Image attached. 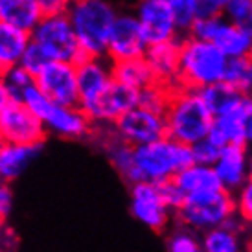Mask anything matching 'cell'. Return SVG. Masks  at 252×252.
Masks as SVG:
<instances>
[{"label":"cell","instance_id":"74e56055","mask_svg":"<svg viewBox=\"0 0 252 252\" xmlns=\"http://www.w3.org/2000/svg\"><path fill=\"white\" fill-rule=\"evenodd\" d=\"M230 0H197V19L224 15Z\"/></svg>","mask_w":252,"mask_h":252},{"label":"cell","instance_id":"4dcf8cb0","mask_svg":"<svg viewBox=\"0 0 252 252\" xmlns=\"http://www.w3.org/2000/svg\"><path fill=\"white\" fill-rule=\"evenodd\" d=\"M171 92H173V89H169L166 85L155 81V83H151L149 87H146V89H142L138 92V105L164 114L169 105Z\"/></svg>","mask_w":252,"mask_h":252},{"label":"cell","instance_id":"83f0119b","mask_svg":"<svg viewBox=\"0 0 252 252\" xmlns=\"http://www.w3.org/2000/svg\"><path fill=\"white\" fill-rule=\"evenodd\" d=\"M223 81L230 83L232 87H236L241 94L252 96V59H251V56L228 59Z\"/></svg>","mask_w":252,"mask_h":252},{"label":"cell","instance_id":"60d3db41","mask_svg":"<svg viewBox=\"0 0 252 252\" xmlns=\"http://www.w3.org/2000/svg\"><path fill=\"white\" fill-rule=\"evenodd\" d=\"M9 101H11V96H9L7 89L2 85V81H0V112L4 111V107H6Z\"/></svg>","mask_w":252,"mask_h":252},{"label":"cell","instance_id":"f1b7e54d","mask_svg":"<svg viewBox=\"0 0 252 252\" xmlns=\"http://www.w3.org/2000/svg\"><path fill=\"white\" fill-rule=\"evenodd\" d=\"M166 247H168V252H203L201 234H197L195 230L181 223L169 232Z\"/></svg>","mask_w":252,"mask_h":252},{"label":"cell","instance_id":"6da1fadb","mask_svg":"<svg viewBox=\"0 0 252 252\" xmlns=\"http://www.w3.org/2000/svg\"><path fill=\"white\" fill-rule=\"evenodd\" d=\"M164 118L169 138L193 146L195 142L208 136L216 116L204 103L201 92L179 85L171 92Z\"/></svg>","mask_w":252,"mask_h":252},{"label":"cell","instance_id":"ba28073f","mask_svg":"<svg viewBox=\"0 0 252 252\" xmlns=\"http://www.w3.org/2000/svg\"><path fill=\"white\" fill-rule=\"evenodd\" d=\"M46 126L22 101L11 99L0 112V140L11 144H42Z\"/></svg>","mask_w":252,"mask_h":252},{"label":"cell","instance_id":"ab89813d","mask_svg":"<svg viewBox=\"0 0 252 252\" xmlns=\"http://www.w3.org/2000/svg\"><path fill=\"white\" fill-rule=\"evenodd\" d=\"M245 129H247V142L252 144V96H245Z\"/></svg>","mask_w":252,"mask_h":252},{"label":"cell","instance_id":"603a6c76","mask_svg":"<svg viewBox=\"0 0 252 252\" xmlns=\"http://www.w3.org/2000/svg\"><path fill=\"white\" fill-rule=\"evenodd\" d=\"M107 157L111 160L112 168L120 173V177L131 186L134 182H140L138 179V171H136V164H134V146L124 142L118 138L111 127L109 133V140L105 142Z\"/></svg>","mask_w":252,"mask_h":252},{"label":"cell","instance_id":"e575fe53","mask_svg":"<svg viewBox=\"0 0 252 252\" xmlns=\"http://www.w3.org/2000/svg\"><path fill=\"white\" fill-rule=\"evenodd\" d=\"M223 147H219L216 142H212L208 136L203 140L195 142L191 146V153H193V162L195 164H204V166H214L216 160L219 158Z\"/></svg>","mask_w":252,"mask_h":252},{"label":"cell","instance_id":"8fae6325","mask_svg":"<svg viewBox=\"0 0 252 252\" xmlns=\"http://www.w3.org/2000/svg\"><path fill=\"white\" fill-rule=\"evenodd\" d=\"M138 92L140 91H134L131 87L112 79L111 85L101 94L79 107L87 112L94 127H109L127 111L138 105Z\"/></svg>","mask_w":252,"mask_h":252},{"label":"cell","instance_id":"30bf717a","mask_svg":"<svg viewBox=\"0 0 252 252\" xmlns=\"http://www.w3.org/2000/svg\"><path fill=\"white\" fill-rule=\"evenodd\" d=\"M111 127L118 138L131 146H144L168 136L164 114L142 105H136L131 111H127Z\"/></svg>","mask_w":252,"mask_h":252},{"label":"cell","instance_id":"4316f807","mask_svg":"<svg viewBox=\"0 0 252 252\" xmlns=\"http://www.w3.org/2000/svg\"><path fill=\"white\" fill-rule=\"evenodd\" d=\"M199 92H201L204 103L208 105V109L212 111L214 116H221V114L234 111L236 107L241 105V101L245 98V94H241L236 87H232L226 81L212 83L208 87L201 89Z\"/></svg>","mask_w":252,"mask_h":252},{"label":"cell","instance_id":"7402d4cb","mask_svg":"<svg viewBox=\"0 0 252 252\" xmlns=\"http://www.w3.org/2000/svg\"><path fill=\"white\" fill-rule=\"evenodd\" d=\"M44 17L39 0H0V21L32 33Z\"/></svg>","mask_w":252,"mask_h":252},{"label":"cell","instance_id":"44dd1931","mask_svg":"<svg viewBox=\"0 0 252 252\" xmlns=\"http://www.w3.org/2000/svg\"><path fill=\"white\" fill-rule=\"evenodd\" d=\"M241 224L243 221L236 216L228 223L203 232L201 234L203 252H245V243L241 238Z\"/></svg>","mask_w":252,"mask_h":252},{"label":"cell","instance_id":"f35d334b","mask_svg":"<svg viewBox=\"0 0 252 252\" xmlns=\"http://www.w3.org/2000/svg\"><path fill=\"white\" fill-rule=\"evenodd\" d=\"M15 204V197H13V189L9 188V182L0 181V216L6 219L11 210H13Z\"/></svg>","mask_w":252,"mask_h":252},{"label":"cell","instance_id":"7bdbcfd3","mask_svg":"<svg viewBox=\"0 0 252 252\" xmlns=\"http://www.w3.org/2000/svg\"><path fill=\"white\" fill-rule=\"evenodd\" d=\"M4 72H6V66L0 63V81H2V77H4Z\"/></svg>","mask_w":252,"mask_h":252},{"label":"cell","instance_id":"cb8c5ba5","mask_svg":"<svg viewBox=\"0 0 252 252\" xmlns=\"http://www.w3.org/2000/svg\"><path fill=\"white\" fill-rule=\"evenodd\" d=\"M173 181L177 182V186L182 189L184 195L197 193V191H206V189L223 188L216 175L214 166H204V164H195V162L188 168L181 169L173 177Z\"/></svg>","mask_w":252,"mask_h":252},{"label":"cell","instance_id":"d6a6232c","mask_svg":"<svg viewBox=\"0 0 252 252\" xmlns=\"http://www.w3.org/2000/svg\"><path fill=\"white\" fill-rule=\"evenodd\" d=\"M224 17L252 35V0H230Z\"/></svg>","mask_w":252,"mask_h":252},{"label":"cell","instance_id":"f546056e","mask_svg":"<svg viewBox=\"0 0 252 252\" xmlns=\"http://www.w3.org/2000/svg\"><path fill=\"white\" fill-rule=\"evenodd\" d=\"M33 83H35V77L32 76L24 66H21V64H15V66L6 68L4 77H2V85L6 87L11 99H15V101H21L22 94L28 91Z\"/></svg>","mask_w":252,"mask_h":252},{"label":"cell","instance_id":"d6986e66","mask_svg":"<svg viewBox=\"0 0 252 252\" xmlns=\"http://www.w3.org/2000/svg\"><path fill=\"white\" fill-rule=\"evenodd\" d=\"M42 144H11L0 140V181H17L39 158Z\"/></svg>","mask_w":252,"mask_h":252},{"label":"cell","instance_id":"7c38bea8","mask_svg":"<svg viewBox=\"0 0 252 252\" xmlns=\"http://www.w3.org/2000/svg\"><path fill=\"white\" fill-rule=\"evenodd\" d=\"M133 13L140 22L147 44H158L182 37L168 0H136Z\"/></svg>","mask_w":252,"mask_h":252},{"label":"cell","instance_id":"5b68a950","mask_svg":"<svg viewBox=\"0 0 252 252\" xmlns=\"http://www.w3.org/2000/svg\"><path fill=\"white\" fill-rule=\"evenodd\" d=\"M236 216L238 214L234 193L226 191L224 188L189 193L184 197L179 210L175 212L177 223L195 230L197 234L228 223Z\"/></svg>","mask_w":252,"mask_h":252},{"label":"cell","instance_id":"484cf974","mask_svg":"<svg viewBox=\"0 0 252 252\" xmlns=\"http://www.w3.org/2000/svg\"><path fill=\"white\" fill-rule=\"evenodd\" d=\"M112 76L116 81L131 87L134 91H142L155 83V76L146 57H134V59H124L112 63Z\"/></svg>","mask_w":252,"mask_h":252},{"label":"cell","instance_id":"277c9868","mask_svg":"<svg viewBox=\"0 0 252 252\" xmlns=\"http://www.w3.org/2000/svg\"><path fill=\"white\" fill-rule=\"evenodd\" d=\"M134 164L140 181L164 182L191 166L193 153L191 146L164 136L144 146H134Z\"/></svg>","mask_w":252,"mask_h":252},{"label":"cell","instance_id":"d4e9b609","mask_svg":"<svg viewBox=\"0 0 252 252\" xmlns=\"http://www.w3.org/2000/svg\"><path fill=\"white\" fill-rule=\"evenodd\" d=\"M32 41V33L0 21V63L6 68L21 64V59Z\"/></svg>","mask_w":252,"mask_h":252},{"label":"cell","instance_id":"9a60e30c","mask_svg":"<svg viewBox=\"0 0 252 252\" xmlns=\"http://www.w3.org/2000/svg\"><path fill=\"white\" fill-rule=\"evenodd\" d=\"M42 122L50 134L66 140H79L94 131V124L79 105L52 103L46 114L42 116Z\"/></svg>","mask_w":252,"mask_h":252},{"label":"cell","instance_id":"d590c367","mask_svg":"<svg viewBox=\"0 0 252 252\" xmlns=\"http://www.w3.org/2000/svg\"><path fill=\"white\" fill-rule=\"evenodd\" d=\"M236 214L243 223L252 224V177L234 193Z\"/></svg>","mask_w":252,"mask_h":252},{"label":"cell","instance_id":"7a4b0ae2","mask_svg":"<svg viewBox=\"0 0 252 252\" xmlns=\"http://www.w3.org/2000/svg\"><path fill=\"white\" fill-rule=\"evenodd\" d=\"M118 13L111 0H72L66 15L85 56H107L109 33Z\"/></svg>","mask_w":252,"mask_h":252},{"label":"cell","instance_id":"f6af8a7d","mask_svg":"<svg viewBox=\"0 0 252 252\" xmlns=\"http://www.w3.org/2000/svg\"><path fill=\"white\" fill-rule=\"evenodd\" d=\"M245 252H252V243H251V245H249V247H247Z\"/></svg>","mask_w":252,"mask_h":252},{"label":"cell","instance_id":"e0dca14e","mask_svg":"<svg viewBox=\"0 0 252 252\" xmlns=\"http://www.w3.org/2000/svg\"><path fill=\"white\" fill-rule=\"evenodd\" d=\"M79 85V105H85L105 91L114 79L112 61L107 56H87L76 64Z\"/></svg>","mask_w":252,"mask_h":252},{"label":"cell","instance_id":"bcb514c9","mask_svg":"<svg viewBox=\"0 0 252 252\" xmlns=\"http://www.w3.org/2000/svg\"><path fill=\"white\" fill-rule=\"evenodd\" d=\"M251 59H252V54H251Z\"/></svg>","mask_w":252,"mask_h":252},{"label":"cell","instance_id":"ac0fdd59","mask_svg":"<svg viewBox=\"0 0 252 252\" xmlns=\"http://www.w3.org/2000/svg\"><path fill=\"white\" fill-rule=\"evenodd\" d=\"M181 39L149 44L146 50V57L149 68L153 72L155 81L175 89L179 87V64H181Z\"/></svg>","mask_w":252,"mask_h":252},{"label":"cell","instance_id":"ee69618b","mask_svg":"<svg viewBox=\"0 0 252 252\" xmlns=\"http://www.w3.org/2000/svg\"><path fill=\"white\" fill-rule=\"evenodd\" d=\"M249 153H251V173H252V144L249 146Z\"/></svg>","mask_w":252,"mask_h":252},{"label":"cell","instance_id":"836d02e7","mask_svg":"<svg viewBox=\"0 0 252 252\" xmlns=\"http://www.w3.org/2000/svg\"><path fill=\"white\" fill-rule=\"evenodd\" d=\"M50 61H52V59L46 56V52H44L37 42L30 41L28 48H26V52H24V56H22V59H21V66H24L32 76L35 77Z\"/></svg>","mask_w":252,"mask_h":252},{"label":"cell","instance_id":"1f68e13d","mask_svg":"<svg viewBox=\"0 0 252 252\" xmlns=\"http://www.w3.org/2000/svg\"><path fill=\"white\" fill-rule=\"evenodd\" d=\"M182 35H188L197 21V0H168Z\"/></svg>","mask_w":252,"mask_h":252},{"label":"cell","instance_id":"9c48e42d","mask_svg":"<svg viewBox=\"0 0 252 252\" xmlns=\"http://www.w3.org/2000/svg\"><path fill=\"white\" fill-rule=\"evenodd\" d=\"M131 214L153 232H164L175 217V212L162 199L158 184L147 181L131 184Z\"/></svg>","mask_w":252,"mask_h":252},{"label":"cell","instance_id":"2e32d148","mask_svg":"<svg viewBox=\"0 0 252 252\" xmlns=\"http://www.w3.org/2000/svg\"><path fill=\"white\" fill-rule=\"evenodd\" d=\"M214 169L221 186L226 191L236 193L252 177L249 146H236V144L224 146L214 164Z\"/></svg>","mask_w":252,"mask_h":252},{"label":"cell","instance_id":"8992f818","mask_svg":"<svg viewBox=\"0 0 252 252\" xmlns=\"http://www.w3.org/2000/svg\"><path fill=\"white\" fill-rule=\"evenodd\" d=\"M32 41L37 42L52 61L77 64L83 57H87L66 11L44 15L32 32Z\"/></svg>","mask_w":252,"mask_h":252},{"label":"cell","instance_id":"5bb4252c","mask_svg":"<svg viewBox=\"0 0 252 252\" xmlns=\"http://www.w3.org/2000/svg\"><path fill=\"white\" fill-rule=\"evenodd\" d=\"M146 35L134 13H118L112 24L109 42H107V57L114 61L144 57L147 50Z\"/></svg>","mask_w":252,"mask_h":252},{"label":"cell","instance_id":"ffe728a7","mask_svg":"<svg viewBox=\"0 0 252 252\" xmlns=\"http://www.w3.org/2000/svg\"><path fill=\"white\" fill-rule=\"evenodd\" d=\"M208 138L216 142L219 147L230 146V144L249 146L245 129V98L241 101V105L236 107L234 111L214 118Z\"/></svg>","mask_w":252,"mask_h":252},{"label":"cell","instance_id":"3957f363","mask_svg":"<svg viewBox=\"0 0 252 252\" xmlns=\"http://www.w3.org/2000/svg\"><path fill=\"white\" fill-rule=\"evenodd\" d=\"M228 57L214 42L182 35L181 64H179V85L201 91L212 83L223 81Z\"/></svg>","mask_w":252,"mask_h":252},{"label":"cell","instance_id":"8d00e7d4","mask_svg":"<svg viewBox=\"0 0 252 252\" xmlns=\"http://www.w3.org/2000/svg\"><path fill=\"white\" fill-rule=\"evenodd\" d=\"M158 184V189H160V195L162 199L166 201L169 208L173 212L179 210V206L182 204L184 201V193H182V189L177 186V182L173 179H169V181H164V182H157Z\"/></svg>","mask_w":252,"mask_h":252},{"label":"cell","instance_id":"b9f144b4","mask_svg":"<svg viewBox=\"0 0 252 252\" xmlns=\"http://www.w3.org/2000/svg\"><path fill=\"white\" fill-rule=\"evenodd\" d=\"M4 221H6V219L0 216V241H2V236H4Z\"/></svg>","mask_w":252,"mask_h":252},{"label":"cell","instance_id":"4fadbf2b","mask_svg":"<svg viewBox=\"0 0 252 252\" xmlns=\"http://www.w3.org/2000/svg\"><path fill=\"white\" fill-rule=\"evenodd\" d=\"M35 83L54 103L79 105V85H77L76 63L50 61L35 76Z\"/></svg>","mask_w":252,"mask_h":252},{"label":"cell","instance_id":"52a82bcc","mask_svg":"<svg viewBox=\"0 0 252 252\" xmlns=\"http://www.w3.org/2000/svg\"><path fill=\"white\" fill-rule=\"evenodd\" d=\"M188 35L214 42L228 59L249 57L252 54V35L224 15L197 19Z\"/></svg>","mask_w":252,"mask_h":252}]
</instances>
